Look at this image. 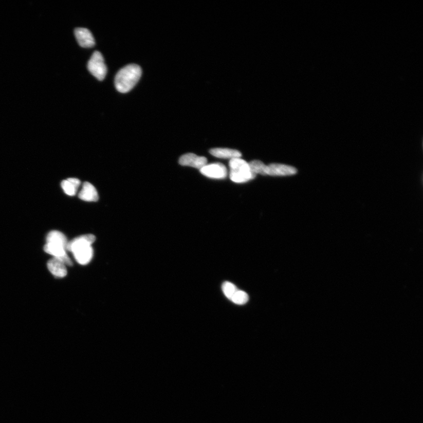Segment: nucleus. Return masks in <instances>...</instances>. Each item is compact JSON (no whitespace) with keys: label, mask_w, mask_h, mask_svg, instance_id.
Returning a JSON list of instances; mask_svg holds the SVG:
<instances>
[{"label":"nucleus","mask_w":423,"mask_h":423,"mask_svg":"<svg viewBox=\"0 0 423 423\" xmlns=\"http://www.w3.org/2000/svg\"><path fill=\"white\" fill-rule=\"evenodd\" d=\"M297 172V168L279 163L270 164L267 169V175L273 176L293 175Z\"/></svg>","instance_id":"1a4fd4ad"},{"label":"nucleus","mask_w":423,"mask_h":423,"mask_svg":"<svg viewBox=\"0 0 423 423\" xmlns=\"http://www.w3.org/2000/svg\"><path fill=\"white\" fill-rule=\"evenodd\" d=\"M80 180L77 178H69L61 183L63 190L68 196H75L80 186Z\"/></svg>","instance_id":"ddd939ff"},{"label":"nucleus","mask_w":423,"mask_h":423,"mask_svg":"<svg viewBox=\"0 0 423 423\" xmlns=\"http://www.w3.org/2000/svg\"><path fill=\"white\" fill-rule=\"evenodd\" d=\"M200 173L213 179H224L227 176V169L223 164L215 163L205 165L200 170Z\"/></svg>","instance_id":"423d86ee"},{"label":"nucleus","mask_w":423,"mask_h":423,"mask_svg":"<svg viewBox=\"0 0 423 423\" xmlns=\"http://www.w3.org/2000/svg\"><path fill=\"white\" fill-rule=\"evenodd\" d=\"M88 71L98 80H104L107 73V68L104 62L103 56L99 51L93 53L88 63Z\"/></svg>","instance_id":"39448f33"},{"label":"nucleus","mask_w":423,"mask_h":423,"mask_svg":"<svg viewBox=\"0 0 423 423\" xmlns=\"http://www.w3.org/2000/svg\"><path fill=\"white\" fill-rule=\"evenodd\" d=\"M96 241V237L91 234L75 238L68 242L67 249L73 253L76 261L79 264H89L94 256L91 245Z\"/></svg>","instance_id":"f03ea898"},{"label":"nucleus","mask_w":423,"mask_h":423,"mask_svg":"<svg viewBox=\"0 0 423 423\" xmlns=\"http://www.w3.org/2000/svg\"><path fill=\"white\" fill-rule=\"evenodd\" d=\"M79 198L86 202H97L99 198L95 187L89 182H85L79 193Z\"/></svg>","instance_id":"9b49d317"},{"label":"nucleus","mask_w":423,"mask_h":423,"mask_svg":"<svg viewBox=\"0 0 423 423\" xmlns=\"http://www.w3.org/2000/svg\"><path fill=\"white\" fill-rule=\"evenodd\" d=\"M231 301L236 305H245L249 301V296L245 291L237 290L233 296Z\"/></svg>","instance_id":"2eb2a0df"},{"label":"nucleus","mask_w":423,"mask_h":423,"mask_svg":"<svg viewBox=\"0 0 423 423\" xmlns=\"http://www.w3.org/2000/svg\"><path fill=\"white\" fill-rule=\"evenodd\" d=\"M142 69L138 65L130 64L122 68L115 78V86L118 92L127 93L131 91L140 80Z\"/></svg>","instance_id":"7ed1b4c3"},{"label":"nucleus","mask_w":423,"mask_h":423,"mask_svg":"<svg viewBox=\"0 0 423 423\" xmlns=\"http://www.w3.org/2000/svg\"><path fill=\"white\" fill-rule=\"evenodd\" d=\"M75 34L78 43L83 48H92L95 46L96 42L94 36L89 30L85 28H77Z\"/></svg>","instance_id":"6e6552de"},{"label":"nucleus","mask_w":423,"mask_h":423,"mask_svg":"<svg viewBox=\"0 0 423 423\" xmlns=\"http://www.w3.org/2000/svg\"><path fill=\"white\" fill-rule=\"evenodd\" d=\"M179 163L182 166L191 167L196 169H202L207 165L208 160L204 157H198L194 154H187L179 159Z\"/></svg>","instance_id":"0eeeda50"},{"label":"nucleus","mask_w":423,"mask_h":423,"mask_svg":"<svg viewBox=\"0 0 423 423\" xmlns=\"http://www.w3.org/2000/svg\"><path fill=\"white\" fill-rule=\"evenodd\" d=\"M236 286L233 283L229 282H225L223 285V290L225 297L231 301L233 296L237 291Z\"/></svg>","instance_id":"dca6fc26"},{"label":"nucleus","mask_w":423,"mask_h":423,"mask_svg":"<svg viewBox=\"0 0 423 423\" xmlns=\"http://www.w3.org/2000/svg\"><path fill=\"white\" fill-rule=\"evenodd\" d=\"M47 268L50 273L56 278H64L67 276L66 265L62 261L53 258L47 263Z\"/></svg>","instance_id":"9d476101"},{"label":"nucleus","mask_w":423,"mask_h":423,"mask_svg":"<svg viewBox=\"0 0 423 423\" xmlns=\"http://www.w3.org/2000/svg\"><path fill=\"white\" fill-rule=\"evenodd\" d=\"M209 153L216 158L224 159L240 158L242 154L239 151L228 149H213Z\"/></svg>","instance_id":"f8f14e48"},{"label":"nucleus","mask_w":423,"mask_h":423,"mask_svg":"<svg viewBox=\"0 0 423 423\" xmlns=\"http://www.w3.org/2000/svg\"><path fill=\"white\" fill-rule=\"evenodd\" d=\"M250 171L254 176L257 174H261L262 175H267V169L268 166L265 165L264 163L259 160H254L249 163Z\"/></svg>","instance_id":"4468645a"},{"label":"nucleus","mask_w":423,"mask_h":423,"mask_svg":"<svg viewBox=\"0 0 423 423\" xmlns=\"http://www.w3.org/2000/svg\"><path fill=\"white\" fill-rule=\"evenodd\" d=\"M68 243L66 237L62 232L52 231L47 236L44 250L53 258L59 259L65 265L71 266L73 265L72 262L67 253Z\"/></svg>","instance_id":"f257e3e1"},{"label":"nucleus","mask_w":423,"mask_h":423,"mask_svg":"<svg viewBox=\"0 0 423 423\" xmlns=\"http://www.w3.org/2000/svg\"><path fill=\"white\" fill-rule=\"evenodd\" d=\"M230 178L235 183H245L255 178L250 171L249 163L241 158L230 160Z\"/></svg>","instance_id":"20e7f679"}]
</instances>
